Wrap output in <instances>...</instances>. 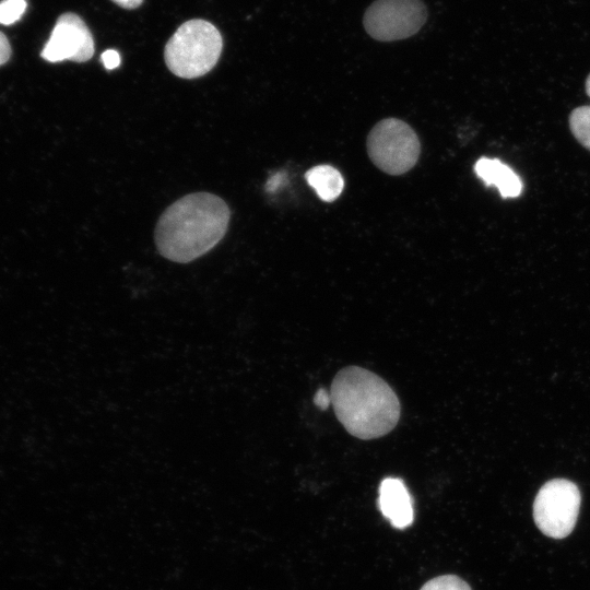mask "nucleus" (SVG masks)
I'll return each instance as SVG.
<instances>
[{"label":"nucleus","mask_w":590,"mask_h":590,"mask_svg":"<svg viewBox=\"0 0 590 590\" xmlns=\"http://www.w3.org/2000/svg\"><path fill=\"white\" fill-rule=\"evenodd\" d=\"M228 205L209 192L190 193L169 205L155 227V244L166 259L187 263L210 251L225 235Z\"/></svg>","instance_id":"1"},{"label":"nucleus","mask_w":590,"mask_h":590,"mask_svg":"<svg viewBox=\"0 0 590 590\" xmlns=\"http://www.w3.org/2000/svg\"><path fill=\"white\" fill-rule=\"evenodd\" d=\"M331 404L343 427L368 440L390 433L400 418V402L378 375L357 366L341 369L331 384Z\"/></svg>","instance_id":"2"},{"label":"nucleus","mask_w":590,"mask_h":590,"mask_svg":"<svg viewBox=\"0 0 590 590\" xmlns=\"http://www.w3.org/2000/svg\"><path fill=\"white\" fill-rule=\"evenodd\" d=\"M223 48L217 28L204 20H190L180 25L165 46L167 68L182 79H196L210 72Z\"/></svg>","instance_id":"3"},{"label":"nucleus","mask_w":590,"mask_h":590,"mask_svg":"<svg viewBox=\"0 0 590 590\" xmlns=\"http://www.w3.org/2000/svg\"><path fill=\"white\" fill-rule=\"evenodd\" d=\"M371 162L389 175H402L417 162L421 144L414 130L396 118L380 120L367 137Z\"/></svg>","instance_id":"4"},{"label":"nucleus","mask_w":590,"mask_h":590,"mask_svg":"<svg viewBox=\"0 0 590 590\" xmlns=\"http://www.w3.org/2000/svg\"><path fill=\"white\" fill-rule=\"evenodd\" d=\"M581 504L578 486L565 479H553L538 492L533 518L542 533L563 539L573 531Z\"/></svg>","instance_id":"5"},{"label":"nucleus","mask_w":590,"mask_h":590,"mask_svg":"<svg viewBox=\"0 0 590 590\" xmlns=\"http://www.w3.org/2000/svg\"><path fill=\"white\" fill-rule=\"evenodd\" d=\"M426 17L421 0H376L366 10L363 22L373 38L391 42L417 33Z\"/></svg>","instance_id":"6"},{"label":"nucleus","mask_w":590,"mask_h":590,"mask_svg":"<svg viewBox=\"0 0 590 590\" xmlns=\"http://www.w3.org/2000/svg\"><path fill=\"white\" fill-rule=\"evenodd\" d=\"M93 55V36L83 20L74 13H64L58 17L40 54L48 62H85Z\"/></svg>","instance_id":"7"},{"label":"nucleus","mask_w":590,"mask_h":590,"mask_svg":"<svg viewBox=\"0 0 590 590\" xmlns=\"http://www.w3.org/2000/svg\"><path fill=\"white\" fill-rule=\"evenodd\" d=\"M378 507L385 518L398 529L409 527L414 519L412 497L398 477H386L379 486Z\"/></svg>","instance_id":"8"},{"label":"nucleus","mask_w":590,"mask_h":590,"mask_svg":"<svg viewBox=\"0 0 590 590\" xmlns=\"http://www.w3.org/2000/svg\"><path fill=\"white\" fill-rule=\"evenodd\" d=\"M474 170L486 186H495L503 198H516L522 192L520 177L497 158L481 157Z\"/></svg>","instance_id":"9"},{"label":"nucleus","mask_w":590,"mask_h":590,"mask_svg":"<svg viewBox=\"0 0 590 590\" xmlns=\"http://www.w3.org/2000/svg\"><path fill=\"white\" fill-rule=\"evenodd\" d=\"M305 178L319 198L327 202L335 200L344 188L341 173L330 165H318L310 168Z\"/></svg>","instance_id":"10"},{"label":"nucleus","mask_w":590,"mask_h":590,"mask_svg":"<svg viewBox=\"0 0 590 590\" xmlns=\"http://www.w3.org/2000/svg\"><path fill=\"white\" fill-rule=\"evenodd\" d=\"M569 126L575 138L590 150V106L574 109L569 117Z\"/></svg>","instance_id":"11"},{"label":"nucleus","mask_w":590,"mask_h":590,"mask_svg":"<svg viewBox=\"0 0 590 590\" xmlns=\"http://www.w3.org/2000/svg\"><path fill=\"white\" fill-rule=\"evenodd\" d=\"M421 590H471V588L460 577L445 575L430 579Z\"/></svg>","instance_id":"12"},{"label":"nucleus","mask_w":590,"mask_h":590,"mask_svg":"<svg viewBox=\"0 0 590 590\" xmlns=\"http://www.w3.org/2000/svg\"><path fill=\"white\" fill-rule=\"evenodd\" d=\"M25 0H2L0 2V24L11 25L19 21L26 9Z\"/></svg>","instance_id":"13"},{"label":"nucleus","mask_w":590,"mask_h":590,"mask_svg":"<svg viewBox=\"0 0 590 590\" xmlns=\"http://www.w3.org/2000/svg\"><path fill=\"white\" fill-rule=\"evenodd\" d=\"M101 58H102L104 67L107 70H113V69L119 67V64H120V55L115 49L105 50L102 54Z\"/></svg>","instance_id":"14"},{"label":"nucleus","mask_w":590,"mask_h":590,"mask_svg":"<svg viewBox=\"0 0 590 590\" xmlns=\"http://www.w3.org/2000/svg\"><path fill=\"white\" fill-rule=\"evenodd\" d=\"M11 56V46L3 33L0 32V66L4 64Z\"/></svg>","instance_id":"15"},{"label":"nucleus","mask_w":590,"mask_h":590,"mask_svg":"<svg viewBox=\"0 0 590 590\" xmlns=\"http://www.w3.org/2000/svg\"><path fill=\"white\" fill-rule=\"evenodd\" d=\"M314 402L318 408L322 410L327 409L331 403L330 392L328 393L322 388L319 389L314 397Z\"/></svg>","instance_id":"16"},{"label":"nucleus","mask_w":590,"mask_h":590,"mask_svg":"<svg viewBox=\"0 0 590 590\" xmlns=\"http://www.w3.org/2000/svg\"><path fill=\"white\" fill-rule=\"evenodd\" d=\"M116 4L125 8V9H134L138 8L143 0H111Z\"/></svg>","instance_id":"17"},{"label":"nucleus","mask_w":590,"mask_h":590,"mask_svg":"<svg viewBox=\"0 0 590 590\" xmlns=\"http://www.w3.org/2000/svg\"><path fill=\"white\" fill-rule=\"evenodd\" d=\"M284 176L283 174H276L274 175L270 180H269V184L267 185V189L269 191H273L278 188L279 184L282 182Z\"/></svg>","instance_id":"18"},{"label":"nucleus","mask_w":590,"mask_h":590,"mask_svg":"<svg viewBox=\"0 0 590 590\" xmlns=\"http://www.w3.org/2000/svg\"><path fill=\"white\" fill-rule=\"evenodd\" d=\"M586 91H587V94L590 96V74L586 81Z\"/></svg>","instance_id":"19"}]
</instances>
